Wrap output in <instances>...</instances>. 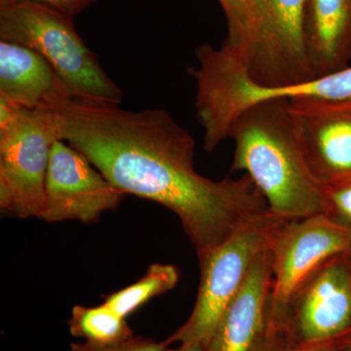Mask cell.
<instances>
[{
    "label": "cell",
    "instance_id": "obj_1",
    "mask_svg": "<svg viewBox=\"0 0 351 351\" xmlns=\"http://www.w3.org/2000/svg\"><path fill=\"white\" fill-rule=\"evenodd\" d=\"M59 140L87 157L124 195L163 205L181 221L198 258L270 213L249 176L213 181L196 172L195 140L163 108L69 98L55 110Z\"/></svg>",
    "mask_w": 351,
    "mask_h": 351
},
{
    "label": "cell",
    "instance_id": "obj_2",
    "mask_svg": "<svg viewBox=\"0 0 351 351\" xmlns=\"http://www.w3.org/2000/svg\"><path fill=\"white\" fill-rule=\"evenodd\" d=\"M228 137L235 145L232 170L247 173L270 213L287 221L324 215L323 184L307 163L287 99H267L244 108Z\"/></svg>",
    "mask_w": 351,
    "mask_h": 351
},
{
    "label": "cell",
    "instance_id": "obj_3",
    "mask_svg": "<svg viewBox=\"0 0 351 351\" xmlns=\"http://www.w3.org/2000/svg\"><path fill=\"white\" fill-rule=\"evenodd\" d=\"M306 0H244L240 15L228 25L221 49L249 80L282 88L313 80L307 59Z\"/></svg>",
    "mask_w": 351,
    "mask_h": 351
},
{
    "label": "cell",
    "instance_id": "obj_4",
    "mask_svg": "<svg viewBox=\"0 0 351 351\" xmlns=\"http://www.w3.org/2000/svg\"><path fill=\"white\" fill-rule=\"evenodd\" d=\"M0 39L38 53L73 98L121 105L123 92L80 38L73 18L38 2H0Z\"/></svg>",
    "mask_w": 351,
    "mask_h": 351
},
{
    "label": "cell",
    "instance_id": "obj_5",
    "mask_svg": "<svg viewBox=\"0 0 351 351\" xmlns=\"http://www.w3.org/2000/svg\"><path fill=\"white\" fill-rule=\"evenodd\" d=\"M285 221L271 213L253 219L198 258L200 282L195 307L184 325L164 341L166 345L206 346L226 307L243 287L254 263Z\"/></svg>",
    "mask_w": 351,
    "mask_h": 351
},
{
    "label": "cell",
    "instance_id": "obj_6",
    "mask_svg": "<svg viewBox=\"0 0 351 351\" xmlns=\"http://www.w3.org/2000/svg\"><path fill=\"white\" fill-rule=\"evenodd\" d=\"M59 140L55 110H25L0 100V206L22 219H43L45 180Z\"/></svg>",
    "mask_w": 351,
    "mask_h": 351
},
{
    "label": "cell",
    "instance_id": "obj_7",
    "mask_svg": "<svg viewBox=\"0 0 351 351\" xmlns=\"http://www.w3.org/2000/svg\"><path fill=\"white\" fill-rule=\"evenodd\" d=\"M351 247V230L325 215L285 221L272 239L267 329L284 327L289 302L320 265Z\"/></svg>",
    "mask_w": 351,
    "mask_h": 351
},
{
    "label": "cell",
    "instance_id": "obj_8",
    "mask_svg": "<svg viewBox=\"0 0 351 351\" xmlns=\"http://www.w3.org/2000/svg\"><path fill=\"white\" fill-rule=\"evenodd\" d=\"M284 328L293 350L351 337V269L343 255L320 265L289 302Z\"/></svg>",
    "mask_w": 351,
    "mask_h": 351
},
{
    "label": "cell",
    "instance_id": "obj_9",
    "mask_svg": "<svg viewBox=\"0 0 351 351\" xmlns=\"http://www.w3.org/2000/svg\"><path fill=\"white\" fill-rule=\"evenodd\" d=\"M86 156L62 140L54 143L45 180L43 219L92 223L114 210L124 197Z\"/></svg>",
    "mask_w": 351,
    "mask_h": 351
},
{
    "label": "cell",
    "instance_id": "obj_10",
    "mask_svg": "<svg viewBox=\"0 0 351 351\" xmlns=\"http://www.w3.org/2000/svg\"><path fill=\"white\" fill-rule=\"evenodd\" d=\"M289 104L314 176L325 184L351 175V99H293Z\"/></svg>",
    "mask_w": 351,
    "mask_h": 351
},
{
    "label": "cell",
    "instance_id": "obj_11",
    "mask_svg": "<svg viewBox=\"0 0 351 351\" xmlns=\"http://www.w3.org/2000/svg\"><path fill=\"white\" fill-rule=\"evenodd\" d=\"M272 242V241H271ZM271 244L254 263L203 351H254L267 330L272 284Z\"/></svg>",
    "mask_w": 351,
    "mask_h": 351
},
{
    "label": "cell",
    "instance_id": "obj_12",
    "mask_svg": "<svg viewBox=\"0 0 351 351\" xmlns=\"http://www.w3.org/2000/svg\"><path fill=\"white\" fill-rule=\"evenodd\" d=\"M69 98L68 87L43 56L0 39V100L25 110H56Z\"/></svg>",
    "mask_w": 351,
    "mask_h": 351
},
{
    "label": "cell",
    "instance_id": "obj_13",
    "mask_svg": "<svg viewBox=\"0 0 351 351\" xmlns=\"http://www.w3.org/2000/svg\"><path fill=\"white\" fill-rule=\"evenodd\" d=\"M304 36L314 78L350 66L351 0H306Z\"/></svg>",
    "mask_w": 351,
    "mask_h": 351
},
{
    "label": "cell",
    "instance_id": "obj_14",
    "mask_svg": "<svg viewBox=\"0 0 351 351\" xmlns=\"http://www.w3.org/2000/svg\"><path fill=\"white\" fill-rule=\"evenodd\" d=\"M68 325L73 337L89 343H117L134 336L126 318L104 302L95 307L73 306Z\"/></svg>",
    "mask_w": 351,
    "mask_h": 351
},
{
    "label": "cell",
    "instance_id": "obj_15",
    "mask_svg": "<svg viewBox=\"0 0 351 351\" xmlns=\"http://www.w3.org/2000/svg\"><path fill=\"white\" fill-rule=\"evenodd\" d=\"M178 281L179 271L174 265L154 263L137 282L107 295L104 304L126 318L154 298L173 290Z\"/></svg>",
    "mask_w": 351,
    "mask_h": 351
},
{
    "label": "cell",
    "instance_id": "obj_16",
    "mask_svg": "<svg viewBox=\"0 0 351 351\" xmlns=\"http://www.w3.org/2000/svg\"><path fill=\"white\" fill-rule=\"evenodd\" d=\"M324 215L351 230V175L323 184Z\"/></svg>",
    "mask_w": 351,
    "mask_h": 351
},
{
    "label": "cell",
    "instance_id": "obj_17",
    "mask_svg": "<svg viewBox=\"0 0 351 351\" xmlns=\"http://www.w3.org/2000/svg\"><path fill=\"white\" fill-rule=\"evenodd\" d=\"M71 351H174L164 341L157 343L154 339L135 336L112 343H71Z\"/></svg>",
    "mask_w": 351,
    "mask_h": 351
},
{
    "label": "cell",
    "instance_id": "obj_18",
    "mask_svg": "<svg viewBox=\"0 0 351 351\" xmlns=\"http://www.w3.org/2000/svg\"><path fill=\"white\" fill-rule=\"evenodd\" d=\"M23 1V0H0V2ZM27 1L38 2L44 5L49 6L59 12L75 18L88 7L93 5L98 0H27Z\"/></svg>",
    "mask_w": 351,
    "mask_h": 351
},
{
    "label": "cell",
    "instance_id": "obj_19",
    "mask_svg": "<svg viewBox=\"0 0 351 351\" xmlns=\"http://www.w3.org/2000/svg\"><path fill=\"white\" fill-rule=\"evenodd\" d=\"M254 351H293L285 328L267 329Z\"/></svg>",
    "mask_w": 351,
    "mask_h": 351
},
{
    "label": "cell",
    "instance_id": "obj_20",
    "mask_svg": "<svg viewBox=\"0 0 351 351\" xmlns=\"http://www.w3.org/2000/svg\"><path fill=\"white\" fill-rule=\"evenodd\" d=\"M219 2L226 14L228 25L232 24L241 12L244 0H219Z\"/></svg>",
    "mask_w": 351,
    "mask_h": 351
},
{
    "label": "cell",
    "instance_id": "obj_21",
    "mask_svg": "<svg viewBox=\"0 0 351 351\" xmlns=\"http://www.w3.org/2000/svg\"><path fill=\"white\" fill-rule=\"evenodd\" d=\"M341 343H323V345L307 346V348H299L293 351H338Z\"/></svg>",
    "mask_w": 351,
    "mask_h": 351
},
{
    "label": "cell",
    "instance_id": "obj_22",
    "mask_svg": "<svg viewBox=\"0 0 351 351\" xmlns=\"http://www.w3.org/2000/svg\"><path fill=\"white\" fill-rule=\"evenodd\" d=\"M174 351H203V348L195 345H180Z\"/></svg>",
    "mask_w": 351,
    "mask_h": 351
},
{
    "label": "cell",
    "instance_id": "obj_23",
    "mask_svg": "<svg viewBox=\"0 0 351 351\" xmlns=\"http://www.w3.org/2000/svg\"><path fill=\"white\" fill-rule=\"evenodd\" d=\"M338 351H351V337L339 345Z\"/></svg>",
    "mask_w": 351,
    "mask_h": 351
},
{
    "label": "cell",
    "instance_id": "obj_24",
    "mask_svg": "<svg viewBox=\"0 0 351 351\" xmlns=\"http://www.w3.org/2000/svg\"><path fill=\"white\" fill-rule=\"evenodd\" d=\"M345 257L346 258V261H348V265H350L351 269V247L350 250L346 252V253L345 254Z\"/></svg>",
    "mask_w": 351,
    "mask_h": 351
}]
</instances>
